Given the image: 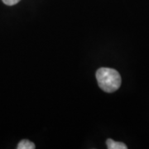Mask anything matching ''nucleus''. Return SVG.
Masks as SVG:
<instances>
[{"label": "nucleus", "instance_id": "f257e3e1", "mask_svg": "<svg viewBox=\"0 0 149 149\" xmlns=\"http://www.w3.org/2000/svg\"><path fill=\"white\" fill-rule=\"evenodd\" d=\"M95 76L100 88L107 93L115 92L121 85L122 79L116 70L102 67L96 71Z\"/></svg>", "mask_w": 149, "mask_h": 149}, {"label": "nucleus", "instance_id": "7ed1b4c3", "mask_svg": "<svg viewBox=\"0 0 149 149\" xmlns=\"http://www.w3.org/2000/svg\"><path fill=\"white\" fill-rule=\"evenodd\" d=\"M36 148L35 144L32 142L27 140V139H23L18 143L17 148V149H34Z\"/></svg>", "mask_w": 149, "mask_h": 149}, {"label": "nucleus", "instance_id": "20e7f679", "mask_svg": "<svg viewBox=\"0 0 149 149\" xmlns=\"http://www.w3.org/2000/svg\"><path fill=\"white\" fill-rule=\"evenodd\" d=\"M2 1L5 3L6 5L13 6V5H15V4H17L20 0H2Z\"/></svg>", "mask_w": 149, "mask_h": 149}, {"label": "nucleus", "instance_id": "f03ea898", "mask_svg": "<svg viewBox=\"0 0 149 149\" xmlns=\"http://www.w3.org/2000/svg\"><path fill=\"white\" fill-rule=\"evenodd\" d=\"M107 148L109 149H127L128 147L123 143L115 142L113 139H109L106 141Z\"/></svg>", "mask_w": 149, "mask_h": 149}]
</instances>
